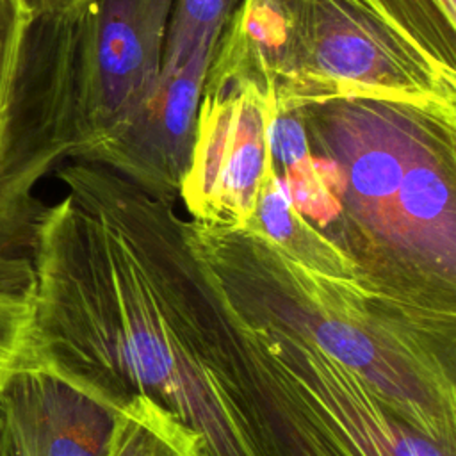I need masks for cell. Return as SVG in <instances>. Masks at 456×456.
<instances>
[{
	"label": "cell",
	"mask_w": 456,
	"mask_h": 456,
	"mask_svg": "<svg viewBox=\"0 0 456 456\" xmlns=\"http://www.w3.org/2000/svg\"><path fill=\"white\" fill-rule=\"evenodd\" d=\"M0 428H2V420H0Z\"/></svg>",
	"instance_id": "9a60e30c"
},
{
	"label": "cell",
	"mask_w": 456,
	"mask_h": 456,
	"mask_svg": "<svg viewBox=\"0 0 456 456\" xmlns=\"http://www.w3.org/2000/svg\"><path fill=\"white\" fill-rule=\"evenodd\" d=\"M36 20H61L84 11L94 0H23Z\"/></svg>",
	"instance_id": "4fadbf2b"
},
{
	"label": "cell",
	"mask_w": 456,
	"mask_h": 456,
	"mask_svg": "<svg viewBox=\"0 0 456 456\" xmlns=\"http://www.w3.org/2000/svg\"><path fill=\"white\" fill-rule=\"evenodd\" d=\"M175 0H94L73 16V148L78 159L153 86Z\"/></svg>",
	"instance_id": "3957f363"
},
{
	"label": "cell",
	"mask_w": 456,
	"mask_h": 456,
	"mask_svg": "<svg viewBox=\"0 0 456 456\" xmlns=\"http://www.w3.org/2000/svg\"><path fill=\"white\" fill-rule=\"evenodd\" d=\"M274 98L248 78L207 69L191 162L180 196L194 221L242 228L251 223L271 167Z\"/></svg>",
	"instance_id": "277c9868"
},
{
	"label": "cell",
	"mask_w": 456,
	"mask_h": 456,
	"mask_svg": "<svg viewBox=\"0 0 456 456\" xmlns=\"http://www.w3.org/2000/svg\"><path fill=\"white\" fill-rule=\"evenodd\" d=\"M69 194L45 207L28 367L121 406L146 395L200 442L201 456H264L239 362L169 200L109 167L59 169Z\"/></svg>",
	"instance_id": "6da1fadb"
},
{
	"label": "cell",
	"mask_w": 456,
	"mask_h": 456,
	"mask_svg": "<svg viewBox=\"0 0 456 456\" xmlns=\"http://www.w3.org/2000/svg\"><path fill=\"white\" fill-rule=\"evenodd\" d=\"M0 456H20L11 435L4 426L0 428Z\"/></svg>",
	"instance_id": "5bb4252c"
},
{
	"label": "cell",
	"mask_w": 456,
	"mask_h": 456,
	"mask_svg": "<svg viewBox=\"0 0 456 456\" xmlns=\"http://www.w3.org/2000/svg\"><path fill=\"white\" fill-rule=\"evenodd\" d=\"M216 45L203 43L180 68L160 69L141 102L77 160L109 167L155 198L178 194Z\"/></svg>",
	"instance_id": "5b68a950"
},
{
	"label": "cell",
	"mask_w": 456,
	"mask_h": 456,
	"mask_svg": "<svg viewBox=\"0 0 456 456\" xmlns=\"http://www.w3.org/2000/svg\"><path fill=\"white\" fill-rule=\"evenodd\" d=\"M66 157V144L45 116L14 103L0 148V258L30 253L37 219L46 207L36 183Z\"/></svg>",
	"instance_id": "52a82bcc"
},
{
	"label": "cell",
	"mask_w": 456,
	"mask_h": 456,
	"mask_svg": "<svg viewBox=\"0 0 456 456\" xmlns=\"http://www.w3.org/2000/svg\"><path fill=\"white\" fill-rule=\"evenodd\" d=\"M118 406L43 367H25L0 399L20 456H105Z\"/></svg>",
	"instance_id": "8992f818"
},
{
	"label": "cell",
	"mask_w": 456,
	"mask_h": 456,
	"mask_svg": "<svg viewBox=\"0 0 456 456\" xmlns=\"http://www.w3.org/2000/svg\"><path fill=\"white\" fill-rule=\"evenodd\" d=\"M34 18L23 0H0V148L7 135L12 102Z\"/></svg>",
	"instance_id": "7c38bea8"
},
{
	"label": "cell",
	"mask_w": 456,
	"mask_h": 456,
	"mask_svg": "<svg viewBox=\"0 0 456 456\" xmlns=\"http://www.w3.org/2000/svg\"><path fill=\"white\" fill-rule=\"evenodd\" d=\"M105 456H201V447L166 408L137 394L119 406Z\"/></svg>",
	"instance_id": "ba28073f"
},
{
	"label": "cell",
	"mask_w": 456,
	"mask_h": 456,
	"mask_svg": "<svg viewBox=\"0 0 456 456\" xmlns=\"http://www.w3.org/2000/svg\"><path fill=\"white\" fill-rule=\"evenodd\" d=\"M36 274L30 253L0 258V399L28 367Z\"/></svg>",
	"instance_id": "9c48e42d"
},
{
	"label": "cell",
	"mask_w": 456,
	"mask_h": 456,
	"mask_svg": "<svg viewBox=\"0 0 456 456\" xmlns=\"http://www.w3.org/2000/svg\"><path fill=\"white\" fill-rule=\"evenodd\" d=\"M447 73L456 75V0H376Z\"/></svg>",
	"instance_id": "30bf717a"
},
{
	"label": "cell",
	"mask_w": 456,
	"mask_h": 456,
	"mask_svg": "<svg viewBox=\"0 0 456 456\" xmlns=\"http://www.w3.org/2000/svg\"><path fill=\"white\" fill-rule=\"evenodd\" d=\"M208 71L255 82L276 112L340 96L456 103V75L376 0H240Z\"/></svg>",
	"instance_id": "7a4b0ae2"
},
{
	"label": "cell",
	"mask_w": 456,
	"mask_h": 456,
	"mask_svg": "<svg viewBox=\"0 0 456 456\" xmlns=\"http://www.w3.org/2000/svg\"><path fill=\"white\" fill-rule=\"evenodd\" d=\"M240 0H175L160 69L173 71L185 64L203 43H217Z\"/></svg>",
	"instance_id": "8fae6325"
}]
</instances>
